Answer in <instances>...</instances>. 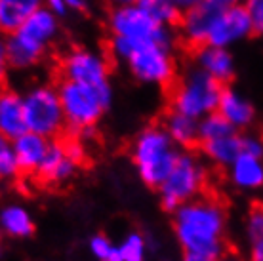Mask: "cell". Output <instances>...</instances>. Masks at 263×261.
Returning <instances> with one entry per match:
<instances>
[{
	"mask_svg": "<svg viewBox=\"0 0 263 261\" xmlns=\"http://www.w3.org/2000/svg\"><path fill=\"white\" fill-rule=\"evenodd\" d=\"M109 53L112 59L124 63L132 79L139 84L168 88L176 80L178 63L172 44L164 42H132L109 36Z\"/></svg>",
	"mask_w": 263,
	"mask_h": 261,
	"instance_id": "6da1fadb",
	"label": "cell"
},
{
	"mask_svg": "<svg viewBox=\"0 0 263 261\" xmlns=\"http://www.w3.org/2000/svg\"><path fill=\"white\" fill-rule=\"evenodd\" d=\"M60 17L53 15L46 6L36 10L20 29L4 36V48L10 67L17 71H29L40 65L50 48L60 39Z\"/></svg>",
	"mask_w": 263,
	"mask_h": 261,
	"instance_id": "7a4b0ae2",
	"label": "cell"
},
{
	"mask_svg": "<svg viewBox=\"0 0 263 261\" xmlns=\"http://www.w3.org/2000/svg\"><path fill=\"white\" fill-rule=\"evenodd\" d=\"M61 107L65 113L67 130L72 134H90L112 101L111 82L84 84L61 79L58 84Z\"/></svg>",
	"mask_w": 263,
	"mask_h": 261,
	"instance_id": "3957f363",
	"label": "cell"
},
{
	"mask_svg": "<svg viewBox=\"0 0 263 261\" xmlns=\"http://www.w3.org/2000/svg\"><path fill=\"white\" fill-rule=\"evenodd\" d=\"M178 155L162 124L145 126L132 143V160L138 164L139 174L151 189H158L166 181Z\"/></svg>",
	"mask_w": 263,
	"mask_h": 261,
	"instance_id": "277c9868",
	"label": "cell"
},
{
	"mask_svg": "<svg viewBox=\"0 0 263 261\" xmlns=\"http://www.w3.org/2000/svg\"><path fill=\"white\" fill-rule=\"evenodd\" d=\"M223 84L212 79L210 74L191 67L176 80L170 91V107L191 118H204L217 111Z\"/></svg>",
	"mask_w": 263,
	"mask_h": 261,
	"instance_id": "5b68a950",
	"label": "cell"
},
{
	"mask_svg": "<svg viewBox=\"0 0 263 261\" xmlns=\"http://www.w3.org/2000/svg\"><path fill=\"white\" fill-rule=\"evenodd\" d=\"M27 128L34 134L48 137H58L67 130L65 113L61 107L58 86L39 82L27 88L23 94Z\"/></svg>",
	"mask_w": 263,
	"mask_h": 261,
	"instance_id": "8992f818",
	"label": "cell"
},
{
	"mask_svg": "<svg viewBox=\"0 0 263 261\" xmlns=\"http://www.w3.org/2000/svg\"><path fill=\"white\" fill-rule=\"evenodd\" d=\"M109 36L132 40V42H164L174 44V33L170 27L158 25L138 2L112 6L107 15Z\"/></svg>",
	"mask_w": 263,
	"mask_h": 261,
	"instance_id": "52a82bcc",
	"label": "cell"
},
{
	"mask_svg": "<svg viewBox=\"0 0 263 261\" xmlns=\"http://www.w3.org/2000/svg\"><path fill=\"white\" fill-rule=\"evenodd\" d=\"M61 79L84 82V84H103L111 82V67L105 53L90 46H74L67 50L60 63Z\"/></svg>",
	"mask_w": 263,
	"mask_h": 261,
	"instance_id": "ba28073f",
	"label": "cell"
},
{
	"mask_svg": "<svg viewBox=\"0 0 263 261\" xmlns=\"http://www.w3.org/2000/svg\"><path fill=\"white\" fill-rule=\"evenodd\" d=\"M200 176H202V168L195 164L193 153H189V151L179 153L170 176L166 177V181L160 185L162 195H164L162 208L166 212H172V210L178 208L185 198L198 193Z\"/></svg>",
	"mask_w": 263,
	"mask_h": 261,
	"instance_id": "9c48e42d",
	"label": "cell"
},
{
	"mask_svg": "<svg viewBox=\"0 0 263 261\" xmlns=\"http://www.w3.org/2000/svg\"><path fill=\"white\" fill-rule=\"evenodd\" d=\"M252 33H254V27H252L250 13L244 4L221 6L210 27L206 44L233 48L238 42L248 39Z\"/></svg>",
	"mask_w": 263,
	"mask_h": 261,
	"instance_id": "30bf717a",
	"label": "cell"
},
{
	"mask_svg": "<svg viewBox=\"0 0 263 261\" xmlns=\"http://www.w3.org/2000/svg\"><path fill=\"white\" fill-rule=\"evenodd\" d=\"M225 219H227V206L202 200V202L191 204V206H185L179 210L174 223L193 229V231L202 233V235L223 238Z\"/></svg>",
	"mask_w": 263,
	"mask_h": 261,
	"instance_id": "8fae6325",
	"label": "cell"
},
{
	"mask_svg": "<svg viewBox=\"0 0 263 261\" xmlns=\"http://www.w3.org/2000/svg\"><path fill=\"white\" fill-rule=\"evenodd\" d=\"M219 8H221V4H217L214 0H200L198 4L181 12L178 29L181 33V39L185 40V44L193 46V48L206 44L210 27L216 20Z\"/></svg>",
	"mask_w": 263,
	"mask_h": 261,
	"instance_id": "7c38bea8",
	"label": "cell"
},
{
	"mask_svg": "<svg viewBox=\"0 0 263 261\" xmlns=\"http://www.w3.org/2000/svg\"><path fill=\"white\" fill-rule=\"evenodd\" d=\"M50 139L40 134L27 130L23 136L13 139V151H15V160H17V174L15 177L20 181H31L36 168L40 166L42 158L46 155Z\"/></svg>",
	"mask_w": 263,
	"mask_h": 261,
	"instance_id": "4fadbf2b",
	"label": "cell"
},
{
	"mask_svg": "<svg viewBox=\"0 0 263 261\" xmlns=\"http://www.w3.org/2000/svg\"><path fill=\"white\" fill-rule=\"evenodd\" d=\"M195 67L210 74L212 79H216L223 86L229 84L237 71V63H235V55L231 53V48L212 44L198 46L195 52Z\"/></svg>",
	"mask_w": 263,
	"mask_h": 261,
	"instance_id": "5bb4252c",
	"label": "cell"
},
{
	"mask_svg": "<svg viewBox=\"0 0 263 261\" xmlns=\"http://www.w3.org/2000/svg\"><path fill=\"white\" fill-rule=\"evenodd\" d=\"M27 128L25 107H23V94L13 88H0V136L8 139H17L23 136Z\"/></svg>",
	"mask_w": 263,
	"mask_h": 261,
	"instance_id": "9a60e30c",
	"label": "cell"
},
{
	"mask_svg": "<svg viewBox=\"0 0 263 261\" xmlns=\"http://www.w3.org/2000/svg\"><path fill=\"white\" fill-rule=\"evenodd\" d=\"M217 113L223 118H227L238 132L248 130L256 122V109H254L252 101L231 86H223Z\"/></svg>",
	"mask_w": 263,
	"mask_h": 261,
	"instance_id": "2e32d148",
	"label": "cell"
},
{
	"mask_svg": "<svg viewBox=\"0 0 263 261\" xmlns=\"http://www.w3.org/2000/svg\"><path fill=\"white\" fill-rule=\"evenodd\" d=\"M162 128L168 132L174 143L181 145L185 151L195 153L198 147V120L183 115V113L176 111V109H168L166 115L162 117Z\"/></svg>",
	"mask_w": 263,
	"mask_h": 261,
	"instance_id": "e0dca14e",
	"label": "cell"
},
{
	"mask_svg": "<svg viewBox=\"0 0 263 261\" xmlns=\"http://www.w3.org/2000/svg\"><path fill=\"white\" fill-rule=\"evenodd\" d=\"M197 151L212 158L217 166H231L242 155V134L235 132L231 136L214 137V139H198Z\"/></svg>",
	"mask_w": 263,
	"mask_h": 261,
	"instance_id": "ac0fdd59",
	"label": "cell"
},
{
	"mask_svg": "<svg viewBox=\"0 0 263 261\" xmlns=\"http://www.w3.org/2000/svg\"><path fill=\"white\" fill-rule=\"evenodd\" d=\"M44 6V0H0V34L20 29L36 10Z\"/></svg>",
	"mask_w": 263,
	"mask_h": 261,
	"instance_id": "d6986e66",
	"label": "cell"
},
{
	"mask_svg": "<svg viewBox=\"0 0 263 261\" xmlns=\"http://www.w3.org/2000/svg\"><path fill=\"white\" fill-rule=\"evenodd\" d=\"M231 181L240 189H263V158L242 153L231 164Z\"/></svg>",
	"mask_w": 263,
	"mask_h": 261,
	"instance_id": "ffe728a7",
	"label": "cell"
},
{
	"mask_svg": "<svg viewBox=\"0 0 263 261\" xmlns=\"http://www.w3.org/2000/svg\"><path fill=\"white\" fill-rule=\"evenodd\" d=\"M138 4L162 27H174L179 23L181 10L174 0H138Z\"/></svg>",
	"mask_w": 263,
	"mask_h": 261,
	"instance_id": "44dd1931",
	"label": "cell"
},
{
	"mask_svg": "<svg viewBox=\"0 0 263 261\" xmlns=\"http://www.w3.org/2000/svg\"><path fill=\"white\" fill-rule=\"evenodd\" d=\"M238 132L235 126L231 124L227 118H223L219 113H210L204 118L198 120V139H214V137L231 136Z\"/></svg>",
	"mask_w": 263,
	"mask_h": 261,
	"instance_id": "7402d4cb",
	"label": "cell"
},
{
	"mask_svg": "<svg viewBox=\"0 0 263 261\" xmlns=\"http://www.w3.org/2000/svg\"><path fill=\"white\" fill-rule=\"evenodd\" d=\"M0 223L10 235L29 236L34 233V225L31 221V217L21 208H6L0 216Z\"/></svg>",
	"mask_w": 263,
	"mask_h": 261,
	"instance_id": "603a6c76",
	"label": "cell"
},
{
	"mask_svg": "<svg viewBox=\"0 0 263 261\" xmlns=\"http://www.w3.org/2000/svg\"><path fill=\"white\" fill-rule=\"evenodd\" d=\"M246 233L252 244L263 242V200H254L246 216Z\"/></svg>",
	"mask_w": 263,
	"mask_h": 261,
	"instance_id": "cb8c5ba5",
	"label": "cell"
},
{
	"mask_svg": "<svg viewBox=\"0 0 263 261\" xmlns=\"http://www.w3.org/2000/svg\"><path fill=\"white\" fill-rule=\"evenodd\" d=\"M15 174H17V160H15L13 141L0 136V179L15 176Z\"/></svg>",
	"mask_w": 263,
	"mask_h": 261,
	"instance_id": "d4e9b609",
	"label": "cell"
},
{
	"mask_svg": "<svg viewBox=\"0 0 263 261\" xmlns=\"http://www.w3.org/2000/svg\"><path fill=\"white\" fill-rule=\"evenodd\" d=\"M244 6H246V10L250 13L254 33L263 34V0H246Z\"/></svg>",
	"mask_w": 263,
	"mask_h": 261,
	"instance_id": "484cf974",
	"label": "cell"
},
{
	"mask_svg": "<svg viewBox=\"0 0 263 261\" xmlns=\"http://www.w3.org/2000/svg\"><path fill=\"white\" fill-rule=\"evenodd\" d=\"M141 254H143V240L138 235H132L122 246V257L124 261H141Z\"/></svg>",
	"mask_w": 263,
	"mask_h": 261,
	"instance_id": "4316f807",
	"label": "cell"
},
{
	"mask_svg": "<svg viewBox=\"0 0 263 261\" xmlns=\"http://www.w3.org/2000/svg\"><path fill=\"white\" fill-rule=\"evenodd\" d=\"M242 153L263 158V136H259V134H242Z\"/></svg>",
	"mask_w": 263,
	"mask_h": 261,
	"instance_id": "83f0119b",
	"label": "cell"
},
{
	"mask_svg": "<svg viewBox=\"0 0 263 261\" xmlns=\"http://www.w3.org/2000/svg\"><path fill=\"white\" fill-rule=\"evenodd\" d=\"M10 69H12V67H10V63H8L6 48H4V39H2L0 40V88H4V86H6Z\"/></svg>",
	"mask_w": 263,
	"mask_h": 261,
	"instance_id": "f1b7e54d",
	"label": "cell"
},
{
	"mask_svg": "<svg viewBox=\"0 0 263 261\" xmlns=\"http://www.w3.org/2000/svg\"><path fill=\"white\" fill-rule=\"evenodd\" d=\"M44 6H46L53 15H58L60 20H63V17H67V15L71 13L65 4V0H44Z\"/></svg>",
	"mask_w": 263,
	"mask_h": 261,
	"instance_id": "f546056e",
	"label": "cell"
},
{
	"mask_svg": "<svg viewBox=\"0 0 263 261\" xmlns=\"http://www.w3.org/2000/svg\"><path fill=\"white\" fill-rule=\"evenodd\" d=\"M92 250L96 255H99L101 259H105L107 255H109V252H111V246H109V242L103 236H96L92 240Z\"/></svg>",
	"mask_w": 263,
	"mask_h": 261,
	"instance_id": "4dcf8cb0",
	"label": "cell"
},
{
	"mask_svg": "<svg viewBox=\"0 0 263 261\" xmlns=\"http://www.w3.org/2000/svg\"><path fill=\"white\" fill-rule=\"evenodd\" d=\"M65 4L71 13H84L92 8V0H65Z\"/></svg>",
	"mask_w": 263,
	"mask_h": 261,
	"instance_id": "1f68e13d",
	"label": "cell"
},
{
	"mask_svg": "<svg viewBox=\"0 0 263 261\" xmlns=\"http://www.w3.org/2000/svg\"><path fill=\"white\" fill-rule=\"evenodd\" d=\"M250 261H263V242H256V244H252Z\"/></svg>",
	"mask_w": 263,
	"mask_h": 261,
	"instance_id": "d6a6232c",
	"label": "cell"
},
{
	"mask_svg": "<svg viewBox=\"0 0 263 261\" xmlns=\"http://www.w3.org/2000/svg\"><path fill=\"white\" fill-rule=\"evenodd\" d=\"M183 261H217V259H212V257H208V255H202V254H193V252H185Z\"/></svg>",
	"mask_w": 263,
	"mask_h": 261,
	"instance_id": "836d02e7",
	"label": "cell"
},
{
	"mask_svg": "<svg viewBox=\"0 0 263 261\" xmlns=\"http://www.w3.org/2000/svg\"><path fill=\"white\" fill-rule=\"evenodd\" d=\"M103 261H124V257H122V250H115L111 248V252H109V255H107Z\"/></svg>",
	"mask_w": 263,
	"mask_h": 261,
	"instance_id": "e575fe53",
	"label": "cell"
},
{
	"mask_svg": "<svg viewBox=\"0 0 263 261\" xmlns=\"http://www.w3.org/2000/svg\"><path fill=\"white\" fill-rule=\"evenodd\" d=\"M176 4H178V8L183 12V10H187V8H191V6H195V4H198L200 0H174Z\"/></svg>",
	"mask_w": 263,
	"mask_h": 261,
	"instance_id": "d590c367",
	"label": "cell"
},
{
	"mask_svg": "<svg viewBox=\"0 0 263 261\" xmlns=\"http://www.w3.org/2000/svg\"><path fill=\"white\" fill-rule=\"evenodd\" d=\"M217 4H221V6H235V4H244L246 0H214Z\"/></svg>",
	"mask_w": 263,
	"mask_h": 261,
	"instance_id": "8d00e7d4",
	"label": "cell"
},
{
	"mask_svg": "<svg viewBox=\"0 0 263 261\" xmlns=\"http://www.w3.org/2000/svg\"><path fill=\"white\" fill-rule=\"evenodd\" d=\"M105 2L111 6H122V4H132V2H138V0H105Z\"/></svg>",
	"mask_w": 263,
	"mask_h": 261,
	"instance_id": "74e56055",
	"label": "cell"
},
{
	"mask_svg": "<svg viewBox=\"0 0 263 261\" xmlns=\"http://www.w3.org/2000/svg\"><path fill=\"white\" fill-rule=\"evenodd\" d=\"M221 261H242V259H240L237 254H227Z\"/></svg>",
	"mask_w": 263,
	"mask_h": 261,
	"instance_id": "f35d334b",
	"label": "cell"
}]
</instances>
